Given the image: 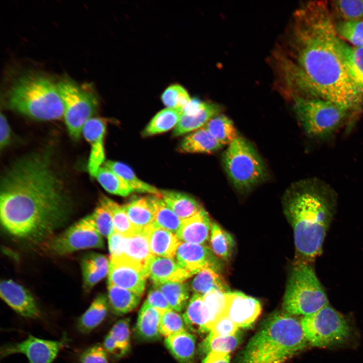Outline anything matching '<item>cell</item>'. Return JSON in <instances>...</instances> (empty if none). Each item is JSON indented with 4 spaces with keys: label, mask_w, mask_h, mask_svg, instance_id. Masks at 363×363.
Segmentation results:
<instances>
[{
    "label": "cell",
    "mask_w": 363,
    "mask_h": 363,
    "mask_svg": "<svg viewBox=\"0 0 363 363\" xmlns=\"http://www.w3.org/2000/svg\"><path fill=\"white\" fill-rule=\"evenodd\" d=\"M204 127L223 146L228 145L238 136L232 120L222 114L211 118Z\"/></svg>",
    "instance_id": "38"
},
{
    "label": "cell",
    "mask_w": 363,
    "mask_h": 363,
    "mask_svg": "<svg viewBox=\"0 0 363 363\" xmlns=\"http://www.w3.org/2000/svg\"><path fill=\"white\" fill-rule=\"evenodd\" d=\"M144 232L153 256L174 258L180 243L176 234L153 224Z\"/></svg>",
    "instance_id": "23"
},
{
    "label": "cell",
    "mask_w": 363,
    "mask_h": 363,
    "mask_svg": "<svg viewBox=\"0 0 363 363\" xmlns=\"http://www.w3.org/2000/svg\"><path fill=\"white\" fill-rule=\"evenodd\" d=\"M338 49L350 79L363 102V48L351 46L340 38Z\"/></svg>",
    "instance_id": "22"
},
{
    "label": "cell",
    "mask_w": 363,
    "mask_h": 363,
    "mask_svg": "<svg viewBox=\"0 0 363 363\" xmlns=\"http://www.w3.org/2000/svg\"><path fill=\"white\" fill-rule=\"evenodd\" d=\"M218 272L210 268L201 270L192 280L191 289L194 293L201 295L214 289L225 293L229 292L228 286Z\"/></svg>",
    "instance_id": "35"
},
{
    "label": "cell",
    "mask_w": 363,
    "mask_h": 363,
    "mask_svg": "<svg viewBox=\"0 0 363 363\" xmlns=\"http://www.w3.org/2000/svg\"><path fill=\"white\" fill-rule=\"evenodd\" d=\"M174 258L192 275L206 268L217 272L221 268L218 258L211 248L204 245L180 241Z\"/></svg>",
    "instance_id": "14"
},
{
    "label": "cell",
    "mask_w": 363,
    "mask_h": 363,
    "mask_svg": "<svg viewBox=\"0 0 363 363\" xmlns=\"http://www.w3.org/2000/svg\"><path fill=\"white\" fill-rule=\"evenodd\" d=\"M145 268L148 278L153 284L166 281L183 282L192 276L175 258L153 256Z\"/></svg>",
    "instance_id": "19"
},
{
    "label": "cell",
    "mask_w": 363,
    "mask_h": 363,
    "mask_svg": "<svg viewBox=\"0 0 363 363\" xmlns=\"http://www.w3.org/2000/svg\"><path fill=\"white\" fill-rule=\"evenodd\" d=\"M237 325L226 315H223L214 322L209 333L214 336H230L239 331Z\"/></svg>",
    "instance_id": "51"
},
{
    "label": "cell",
    "mask_w": 363,
    "mask_h": 363,
    "mask_svg": "<svg viewBox=\"0 0 363 363\" xmlns=\"http://www.w3.org/2000/svg\"><path fill=\"white\" fill-rule=\"evenodd\" d=\"M48 247L54 254L62 256L86 249H103L104 245L89 215L52 238Z\"/></svg>",
    "instance_id": "11"
},
{
    "label": "cell",
    "mask_w": 363,
    "mask_h": 363,
    "mask_svg": "<svg viewBox=\"0 0 363 363\" xmlns=\"http://www.w3.org/2000/svg\"><path fill=\"white\" fill-rule=\"evenodd\" d=\"M125 238V236L114 230L108 237L110 257L122 256Z\"/></svg>",
    "instance_id": "53"
},
{
    "label": "cell",
    "mask_w": 363,
    "mask_h": 363,
    "mask_svg": "<svg viewBox=\"0 0 363 363\" xmlns=\"http://www.w3.org/2000/svg\"><path fill=\"white\" fill-rule=\"evenodd\" d=\"M333 16L326 1L301 5L272 52L271 64L283 96L320 98L348 111L363 102L339 53Z\"/></svg>",
    "instance_id": "1"
},
{
    "label": "cell",
    "mask_w": 363,
    "mask_h": 363,
    "mask_svg": "<svg viewBox=\"0 0 363 363\" xmlns=\"http://www.w3.org/2000/svg\"><path fill=\"white\" fill-rule=\"evenodd\" d=\"M182 317L187 330L195 333L210 332L214 322L203 295L198 293L192 296Z\"/></svg>",
    "instance_id": "20"
},
{
    "label": "cell",
    "mask_w": 363,
    "mask_h": 363,
    "mask_svg": "<svg viewBox=\"0 0 363 363\" xmlns=\"http://www.w3.org/2000/svg\"><path fill=\"white\" fill-rule=\"evenodd\" d=\"M94 177L105 191L111 194L127 197L134 193L118 175L104 166L99 168Z\"/></svg>",
    "instance_id": "41"
},
{
    "label": "cell",
    "mask_w": 363,
    "mask_h": 363,
    "mask_svg": "<svg viewBox=\"0 0 363 363\" xmlns=\"http://www.w3.org/2000/svg\"><path fill=\"white\" fill-rule=\"evenodd\" d=\"M108 307L107 297L104 294L98 295L78 319L76 327L78 331L87 334L96 328L105 319Z\"/></svg>",
    "instance_id": "28"
},
{
    "label": "cell",
    "mask_w": 363,
    "mask_h": 363,
    "mask_svg": "<svg viewBox=\"0 0 363 363\" xmlns=\"http://www.w3.org/2000/svg\"><path fill=\"white\" fill-rule=\"evenodd\" d=\"M122 256L146 267L147 263L153 255L147 237L144 232L125 236Z\"/></svg>",
    "instance_id": "33"
},
{
    "label": "cell",
    "mask_w": 363,
    "mask_h": 363,
    "mask_svg": "<svg viewBox=\"0 0 363 363\" xmlns=\"http://www.w3.org/2000/svg\"><path fill=\"white\" fill-rule=\"evenodd\" d=\"M150 199L154 210L153 224L176 234L183 220L166 205L161 197L152 195Z\"/></svg>",
    "instance_id": "36"
},
{
    "label": "cell",
    "mask_w": 363,
    "mask_h": 363,
    "mask_svg": "<svg viewBox=\"0 0 363 363\" xmlns=\"http://www.w3.org/2000/svg\"><path fill=\"white\" fill-rule=\"evenodd\" d=\"M308 343L300 321L284 312L277 313L250 339L237 363H285Z\"/></svg>",
    "instance_id": "4"
},
{
    "label": "cell",
    "mask_w": 363,
    "mask_h": 363,
    "mask_svg": "<svg viewBox=\"0 0 363 363\" xmlns=\"http://www.w3.org/2000/svg\"><path fill=\"white\" fill-rule=\"evenodd\" d=\"M242 335L239 331L230 336H214L209 333L200 345V351L207 354L212 352L229 353L240 344Z\"/></svg>",
    "instance_id": "39"
},
{
    "label": "cell",
    "mask_w": 363,
    "mask_h": 363,
    "mask_svg": "<svg viewBox=\"0 0 363 363\" xmlns=\"http://www.w3.org/2000/svg\"><path fill=\"white\" fill-rule=\"evenodd\" d=\"M56 85L63 102L64 118L69 133L73 138L79 139L84 126L96 112V96L68 78L62 79Z\"/></svg>",
    "instance_id": "10"
},
{
    "label": "cell",
    "mask_w": 363,
    "mask_h": 363,
    "mask_svg": "<svg viewBox=\"0 0 363 363\" xmlns=\"http://www.w3.org/2000/svg\"><path fill=\"white\" fill-rule=\"evenodd\" d=\"M145 301L162 313L171 309L163 293L154 286L149 291Z\"/></svg>",
    "instance_id": "52"
},
{
    "label": "cell",
    "mask_w": 363,
    "mask_h": 363,
    "mask_svg": "<svg viewBox=\"0 0 363 363\" xmlns=\"http://www.w3.org/2000/svg\"><path fill=\"white\" fill-rule=\"evenodd\" d=\"M145 267L125 256L110 257L108 283L142 296L146 279Z\"/></svg>",
    "instance_id": "13"
},
{
    "label": "cell",
    "mask_w": 363,
    "mask_h": 363,
    "mask_svg": "<svg viewBox=\"0 0 363 363\" xmlns=\"http://www.w3.org/2000/svg\"><path fill=\"white\" fill-rule=\"evenodd\" d=\"M225 314L238 327L246 328L251 326L260 315L262 307L256 298L240 292L225 293Z\"/></svg>",
    "instance_id": "17"
},
{
    "label": "cell",
    "mask_w": 363,
    "mask_h": 363,
    "mask_svg": "<svg viewBox=\"0 0 363 363\" xmlns=\"http://www.w3.org/2000/svg\"><path fill=\"white\" fill-rule=\"evenodd\" d=\"M338 35L348 41L355 47L363 48V20L340 21L335 23Z\"/></svg>",
    "instance_id": "44"
},
{
    "label": "cell",
    "mask_w": 363,
    "mask_h": 363,
    "mask_svg": "<svg viewBox=\"0 0 363 363\" xmlns=\"http://www.w3.org/2000/svg\"><path fill=\"white\" fill-rule=\"evenodd\" d=\"M325 290L313 263L294 262L286 285L282 308L290 315L313 314L327 305Z\"/></svg>",
    "instance_id": "6"
},
{
    "label": "cell",
    "mask_w": 363,
    "mask_h": 363,
    "mask_svg": "<svg viewBox=\"0 0 363 363\" xmlns=\"http://www.w3.org/2000/svg\"><path fill=\"white\" fill-rule=\"evenodd\" d=\"M210 242L211 249L217 258L225 261L231 258L235 247L234 239L215 222H212Z\"/></svg>",
    "instance_id": "37"
},
{
    "label": "cell",
    "mask_w": 363,
    "mask_h": 363,
    "mask_svg": "<svg viewBox=\"0 0 363 363\" xmlns=\"http://www.w3.org/2000/svg\"><path fill=\"white\" fill-rule=\"evenodd\" d=\"M11 138V129L7 119L2 112L0 116V147L2 150L9 144Z\"/></svg>",
    "instance_id": "55"
},
{
    "label": "cell",
    "mask_w": 363,
    "mask_h": 363,
    "mask_svg": "<svg viewBox=\"0 0 363 363\" xmlns=\"http://www.w3.org/2000/svg\"><path fill=\"white\" fill-rule=\"evenodd\" d=\"M164 343L173 357L182 363H190L193 359L196 338L187 330L165 338Z\"/></svg>",
    "instance_id": "29"
},
{
    "label": "cell",
    "mask_w": 363,
    "mask_h": 363,
    "mask_svg": "<svg viewBox=\"0 0 363 363\" xmlns=\"http://www.w3.org/2000/svg\"><path fill=\"white\" fill-rule=\"evenodd\" d=\"M107 290L109 305L115 314L130 312L140 301L141 297L125 288L108 283Z\"/></svg>",
    "instance_id": "34"
},
{
    "label": "cell",
    "mask_w": 363,
    "mask_h": 363,
    "mask_svg": "<svg viewBox=\"0 0 363 363\" xmlns=\"http://www.w3.org/2000/svg\"><path fill=\"white\" fill-rule=\"evenodd\" d=\"M201 363H230L229 353L218 352L209 353Z\"/></svg>",
    "instance_id": "56"
},
{
    "label": "cell",
    "mask_w": 363,
    "mask_h": 363,
    "mask_svg": "<svg viewBox=\"0 0 363 363\" xmlns=\"http://www.w3.org/2000/svg\"><path fill=\"white\" fill-rule=\"evenodd\" d=\"M107 335L111 338L122 356L126 355L130 348V330L129 319L117 321L111 328Z\"/></svg>",
    "instance_id": "43"
},
{
    "label": "cell",
    "mask_w": 363,
    "mask_h": 363,
    "mask_svg": "<svg viewBox=\"0 0 363 363\" xmlns=\"http://www.w3.org/2000/svg\"><path fill=\"white\" fill-rule=\"evenodd\" d=\"M103 166L118 175L134 192L147 193L161 197V190L140 179L126 164L118 161L108 160L105 162Z\"/></svg>",
    "instance_id": "30"
},
{
    "label": "cell",
    "mask_w": 363,
    "mask_h": 363,
    "mask_svg": "<svg viewBox=\"0 0 363 363\" xmlns=\"http://www.w3.org/2000/svg\"><path fill=\"white\" fill-rule=\"evenodd\" d=\"M225 293L219 290L214 289L203 295V300L214 322L225 314Z\"/></svg>",
    "instance_id": "48"
},
{
    "label": "cell",
    "mask_w": 363,
    "mask_h": 363,
    "mask_svg": "<svg viewBox=\"0 0 363 363\" xmlns=\"http://www.w3.org/2000/svg\"><path fill=\"white\" fill-rule=\"evenodd\" d=\"M2 299L16 313L28 319H38L41 314L32 294L24 287L12 280L1 282Z\"/></svg>",
    "instance_id": "16"
},
{
    "label": "cell",
    "mask_w": 363,
    "mask_h": 363,
    "mask_svg": "<svg viewBox=\"0 0 363 363\" xmlns=\"http://www.w3.org/2000/svg\"><path fill=\"white\" fill-rule=\"evenodd\" d=\"M161 100L168 108L183 109L191 99L184 88L175 84L166 88L161 96Z\"/></svg>",
    "instance_id": "46"
},
{
    "label": "cell",
    "mask_w": 363,
    "mask_h": 363,
    "mask_svg": "<svg viewBox=\"0 0 363 363\" xmlns=\"http://www.w3.org/2000/svg\"><path fill=\"white\" fill-rule=\"evenodd\" d=\"M123 206L135 233L144 232L153 224L154 210L150 197H134Z\"/></svg>",
    "instance_id": "24"
},
{
    "label": "cell",
    "mask_w": 363,
    "mask_h": 363,
    "mask_svg": "<svg viewBox=\"0 0 363 363\" xmlns=\"http://www.w3.org/2000/svg\"><path fill=\"white\" fill-rule=\"evenodd\" d=\"M83 275V288L89 292L108 273L109 268L97 269L88 265L81 263Z\"/></svg>",
    "instance_id": "49"
},
{
    "label": "cell",
    "mask_w": 363,
    "mask_h": 363,
    "mask_svg": "<svg viewBox=\"0 0 363 363\" xmlns=\"http://www.w3.org/2000/svg\"><path fill=\"white\" fill-rule=\"evenodd\" d=\"M183 112V109L166 108L156 113L142 132L144 137L161 134L172 128L178 123Z\"/></svg>",
    "instance_id": "32"
},
{
    "label": "cell",
    "mask_w": 363,
    "mask_h": 363,
    "mask_svg": "<svg viewBox=\"0 0 363 363\" xmlns=\"http://www.w3.org/2000/svg\"><path fill=\"white\" fill-rule=\"evenodd\" d=\"M159 330L161 336L166 338L187 329L183 317L178 312L170 309L162 313Z\"/></svg>",
    "instance_id": "45"
},
{
    "label": "cell",
    "mask_w": 363,
    "mask_h": 363,
    "mask_svg": "<svg viewBox=\"0 0 363 363\" xmlns=\"http://www.w3.org/2000/svg\"><path fill=\"white\" fill-rule=\"evenodd\" d=\"M69 342L66 335L58 340L39 338L29 335L20 342L7 343L1 347V359L11 355H25L28 363H53L59 351Z\"/></svg>",
    "instance_id": "12"
},
{
    "label": "cell",
    "mask_w": 363,
    "mask_h": 363,
    "mask_svg": "<svg viewBox=\"0 0 363 363\" xmlns=\"http://www.w3.org/2000/svg\"><path fill=\"white\" fill-rule=\"evenodd\" d=\"M211 224L209 215L204 209L183 220L176 235L180 242L204 245L210 237Z\"/></svg>",
    "instance_id": "21"
},
{
    "label": "cell",
    "mask_w": 363,
    "mask_h": 363,
    "mask_svg": "<svg viewBox=\"0 0 363 363\" xmlns=\"http://www.w3.org/2000/svg\"><path fill=\"white\" fill-rule=\"evenodd\" d=\"M106 125L105 119L93 117L83 128L82 134L91 146L87 169L93 177L105 163L104 138Z\"/></svg>",
    "instance_id": "18"
},
{
    "label": "cell",
    "mask_w": 363,
    "mask_h": 363,
    "mask_svg": "<svg viewBox=\"0 0 363 363\" xmlns=\"http://www.w3.org/2000/svg\"><path fill=\"white\" fill-rule=\"evenodd\" d=\"M162 313L144 302L138 314L136 326L140 339L152 341L161 337L159 327Z\"/></svg>",
    "instance_id": "26"
},
{
    "label": "cell",
    "mask_w": 363,
    "mask_h": 363,
    "mask_svg": "<svg viewBox=\"0 0 363 363\" xmlns=\"http://www.w3.org/2000/svg\"><path fill=\"white\" fill-rule=\"evenodd\" d=\"M81 263L97 269L109 268V261L105 256L96 253L85 255L82 259Z\"/></svg>",
    "instance_id": "54"
},
{
    "label": "cell",
    "mask_w": 363,
    "mask_h": 363,
    "mask_svg": "<svg viewBox=\"0 0 363 363\" xmlns=\"http://www.w3.org/2000/svg\"><path fill=\"white\" fill-rule=\"evenodd\" d=\"M164 295L171 309L180 312L189 301L190 288L183 282L166 281L153 284Z\"/></svg>",
    "instance_id": "31"
},
{
    "label": "cell",
    "mask_w": 363,
    "mask_h": 363,
    "mask_svg": "<svg viewBox=\"0 0 363 363\" xmlns=\"http://www.w3.org/2000/svg\"><path fill=\"white\" fill-rule=\"evenodd\" d=\"M329 6L332 14L341 21L363 20V0L333 1Z\"/></svg>",
    "instance_id": "42"
},
{
    "label": "cell",
    "mask_w": 363,
    "mask_h": 363,
    "mask_svg": "<svg viewBox=\"0 0 363 363\" xmlns=\"http://www.w3.org/2000/svg\"><path fill=\"white\" fill-rule=\"evenodd\" d=\"M90 216L95 227L102 236L108 237L114 231L110 213L102 204L99 203Z\"/></svg>",
    "instance_id": "47"
},
{
    "label": "cell",
    "mask_w": 363,
    "mask_h": 363,
    "mask_svg": "<svg viewBox=\"0 0 363 363\" xmlns=\"http://www.w3.org/2000/svg\"><path fill=\"white\" fill-rule=\"evenodd\" d=\"M223 147L204 127L185 136L178 150L186 153H211Z\"/></svg>",
    "instance_id": "25"
},
{
    "label": "cell",
    "mask_w": 363,
    "mask_h": 363,
    "mask_svg": "<svg viewBox=\"0 0 363 363\" xmlns=\"http://www.w3.org/2000/svg\"><path fill=\"white\" fill-rule=\"evenodd\" d=\"M48 157L34 154L4 173L0 188V217L11 235L30 242L50 236L69 218L71 202Z\"/></svg>",
    "instance_id": "2"
},
{
    "label": "cell",
    "mask_w": 363,
    "mask_h": 363,
    "mask_svg": "<svg viewBox=\"0 0 363 363\" xmlns=\"http://www.w3.org/2000/svg\"><path fill=\"white\" fill-rule=\"evenodd\" d=\"M300 323L308 342L315 347L339 345L347 341L351 335L347 320L329 304L304 316Z\"/></svg>",
    "instance_id": "9"
},
{
    "label": "cell",
    "mask_w": 363,
    "mask_h": 363,
    "mask_svg": "<svg viewBox=\"0 0 363 363\" xmlns=\"http://www.w3.org/2000/svg\"><path fill=\"white\" fill-rule=\"evenodd\" d=\"M297 120L306 134L319 141L332 137L342 125L348 111L336 104L318 97L293 100Z\"/></svg>",
    "instance_id": "7"
},
{
    "label": "cell",
    "mask_w": 363,
    "mask_h": 363,
    "mask_svg": "<svg viewBox=\"0 0 363 363\" xmlns=\"http://www.w3.org/2000/svg\"><path fill=\"white\" fill-rule=\"evenodd\" d=\"M222 161L228 177L238 191L250 190L266 176V168L261 157L252 145L241 136L228 145Z\"/></svg>",
    "instance_id": "8"
},
{
    "label": "cell",
    "mask_w": 363,
    "mask_h": 363,
    "mask_svg": "<svg viewBox=\"0 0 363 363\" xmlns=\"http://www.w3.org/2000/svg\"><path fill=\"white\" fill-rule=\"evenodd\" d=\"M161 198L182 220L190 218L204 209L194 198L183 192L162 190Z\"/></svg>",
    "instance_id": "27"
},
{
    "label": "cell",
    "mask_w": 363,
    "mask_h": 363,
    "mask_svg": "<svg viewBox=\"0 0 363 363\" xmlns=\"http://www.w3.org/2000/svg\"><path fill=\"white\" fill-rule=\"evenodd\" d=\"M7 105L12 110L38 120L64 117V104L57 85L40 74L31 73L19 78L8 92Z\"/></svg>",
    "instance_id": "5"
},
{
    "label": "cell",
    "mask_w": 363,
    "mask_h": 363,
    "mask_svg": "<svg viewBox=\"0 0 363 363\" xmlns=\"http://www.w3.org/2000/svg\"><path fill=\"white\" fill-rule=\"evenodd\" d=\"M337 203L335 190L320 178L308 179L295 186L286 208L293 230L295 262L313 263L322 254Z\"/></svg>",
    "instance_id": "3"
},
{
    "label": "cell",
    "mask_w": 363,
    "mask_h": 363,
    "mask_svg": "<svg viewBox=\"0 0 363 363\" xmlns=\"http://www.w3.org/2000/svg\"><path fill=\"white\" fill-rule=\"evenodd\" d=\"M221 107L214 103L204 102L198 99H191L184 108L173 136H179L190 133L204 127L213 117L220 114Z\"/></svg>",
    "instance_id": "15"
},
{
    "label": "cell",
    "mask_w": 363,
    "mask_h": 363,
    "mask_svg": "<svg viewBox=\"0 0 363 363\" xmlns=\"http://www.w3.org/2000/svg\"><path fill=\"white\" fill-rule=\"evenodd\" d=\"M99 203L110 213L115 231L126 237L136 233L123 206L104 196L101 197Z\"/></svg>",
    "instance_id": "40"
},
{
    "label": "cell",
    "mask_w": 363,
    "mask_h": 363,
    "mask_svg": "<svg viewBox=\"0 0 363 363\" xmlns=\"http://www.w3.org/2000/svg\"><path fill=\"white\" fill-rule=\"evenodd\" d=\"M80 363H108L106 351L99 344H96L86 348L80 354Z\"/></svg>",
    "instance_id": "50"
}]
</instances>
